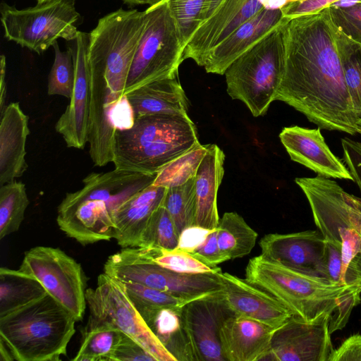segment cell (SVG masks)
Listing matches in <instances>:
<instances>
[{
  "instance_id": "1",
  "label": "cell",
  "mask_w": 361,
  "mask_h": 361,
  "mask_svg": "<svg viewBox=\"0 0 361 361\" xmlns=\"http://www.w3.org/2000/svg\"><path fill=\"white\" fill-rule=\"evenodd\" d=\"M275 100L322 129L358 134L328 8L288 22L285 71Z\"/></svg>"
},
{
  "instance_id": "2",
  "label": "cell",
  "mask_w": 361,
  "mask_h": 361,
  "mask_svg": "<svg viewBox=\"0 0 361 361\" xmlns=\"http://www.w3.org/2000/svg\"><path fill=\"white\" fill-rule=\"evenodd\" d=\"M157 174L114 169L88 174L82 187L67 193L57 208L56 222L82 245L114 238V214L129 197L152 185Z\"/></svg>"
},
{
  "instance_id": "3",
  "label": "cell",
  "mask_w": 361,
  "mask_h": 361,
  "mask_svg": "<svg viewBox=\"0 0 361 361\" xmlns=\"http://www.w3.org/2000/svg\"><path fill=\"white\" fill-rule=\"evenodd\" d=\"M245 279L272 295L293 316L309 322L330 319L341 305L360 298L361 295V283H332L288 267L262 254L250 259Z\"/></svg>"
},
{
  "instance_id": "4",
  "label": "cell",
  "mask_w": 361,
  "mask_h": 361,
  "mask_svg": "<svg viewBox=\"0 0 361 361\" xmlns=\"http://www.w3.org/2000/svg\"><path fill=\"white\" fill-rule=\"evenodd\" d=\"M197 129L188 114H159L135 118L133 126L117 130L114 169L157 174L198 143Z\"/></svg>"
},
{
  "instance_id": "5",
  "label": "cell",
  "mask_w": 361,
  "mask_h": 361,
  "mask_svg": "<svg viewBox=\"0 0 361 361\" xmlns=\"http://www.w3.org/2000/svg\"><path fill=\"white\" fill-rule=\"evenodd\" d=\"M75 316L49 294L0 317V341L18 361H59L75 332Z\"/></svg>"
},
{
  "instance_id": "6",
  "label": "cell",
  "mask_w": 361,
  "mask_h": 361,
  "mask_svg": "<svg viewBox=\"0 0 361 361\" xmlns=\"http://www.w3.org/2000/svg\"><path fill=\"white\" fill-rule=\"evenodd\" d=\"M286 20L250 48L226 69V91L252 116L264 115L282 81L286 66Z\"/></svg>"
},
{
  "instance_id": "7",
  "label": "cell",
  "mask_w": 361,
  "mask_h": 361,
  "mask_svg": "<svg viewBox=\"0 0 361 361\" xmlns=\"http://www.w3.org/2000/svg\"><path fill=\"white\" fill-rule=\"evenodd\" d=\"M128 76L125 94L150 82L176 78L185 47L165 1L149 6Z\"/></svg>"
},
{
  "instance_id": "8",
  "label": "cell",
  "mask_w": 361,
  "mask_h": 361,
  "mask_svg": "<svg viewBox=\"0 0 361 361\" xmlns=\"http://www.w3.org/2000/svg\"><path fill=\"white\" fill-rule=\"evenodd\" d=\"M183 274L165 269L152 260L147 247H124L106 259L104 272L122 281H131L192 301L223 291L219 273Z\"/></svg>"
},
{
  "instance_id": "9",
  "label": "cell",
  "mask_w": 361,
  "mask_h": 361,
  "mask_svg": "<svg viewBox=\"0 0 361 361\" xmlns=\"http://www.w3.org/2000/svg\"><path fill=\"white\" fill-rule=\"evenodd\" d=\"M0 13L4 37L38 54L58 39L73 41L78 33L75 0H47L24 9L2 2Z\"/></svg>"
},
{
  "instance_id": "10",
  "label": "cell",
  "mask_w": 361,
  "mask_h": 361,
  "mask_svg": "<svg viewBox=\"0 0 361 361\" xmlns=\"http://www.w3.org/2000/svg\"><path fill=\"white\" fill-rule=\"evenodd\" d=\"M90 317L109 323L128 335L157 361H178L147 325L123 283L103 272L95 288L86 291Z\"/></svg>"
},
{
  "instance_id": "11",
  "label": "cell",
  "mask_w": 361,
  "mask_h": 361,
  "mask_svg": "<svg viewBox=\"0 0 361 361\" xmlns=\"http://www.w3.org/2000/svg\"><path fill=\"white\" fill-rule=\"evenodd\" d=\"M18 270L35 278L77 321L87 306V279L78 262L58 247L36 246L25 252Z\"/></svg>"
},
{
  "instance_id": "12",
  "label": "cell",
  "mask_w": 361,
  "mask_h": 361,
  "mask_svg": "<svg viewBox=\"0 0 361 361\" xmlns=\"http://www.w3.org/2000/svg\"><path fill=\"white\" fill-rule=\"evenodd\" d=\"M234 315L221 293L188 302L181 318L191 360L226 361L220 341L223 322Z\"/></svg>"
},
{
  "instance_id": "13",
  "label": "cell",
  "mask_w": 361,
  "mask_h": 361,
  "mask_svg": "<svg viewBox=\"0 0 361 361\" xmlns=\"http://www.w3.org/2000/svg\"><path fill=\"white\" fill-rule=\"evenodd\" d=\"M292 0H224L185 47L183 59L204 66L208 52L245 21L264 8H281Z\"/></svg>"
},
{
  "instance_id": "14",
  "label": "cell",
  "mask_w": 361,
  "mask_h": 361,
  "mask_svg": "<svg viewBox=\"0 0 361 361\" xmlns=\"http://www.w3.org/2000/svg\"><path fill=\"white\" fill-rule=\"evenodd\" d=\"M329 319L309 322L292 316L276 329L262 360L329 361L334 348Z\"/></svg>"
},
{
  "instance_id": "15",
  "label": "cell",
  "mask_w": 361,
  "mask_h": 361,
  "mask_svg": "<svg viewBox=\"0 0 361 361\" xmlns=\"http://www.w3.org/2000/svg\"><path fill=\"white\" fill-rule=\"evenodd\" d=\"M68 46L71 49L75 81L70 102L58 119L55 129L67 147L82 149L88 142L90 75L87 61L89 34L78 31Z\"/></svg>"
},
{
  "instance_id": "16",
  "label": "cell",
  "mask_w": 361,
  "mask_h": 361,
  "mask_svg": "<svg viewBox=\"0 0 361 361\" xmlns=\"http://www.w3.org/2000/svg\"><path fill=\"white\" fill-rule=\"evenodd\" d=\"M259 245L261 254L269 259L324 279L326 240L319 230L269 233L261 238Z\"/></svg>"
},
{
  "instance_id": "17",
  "label": "cell",
  "mask_w": 361,
  "mask_h": 361,
  "mask_svg": "<svg viewBox=\"0 0 361 361\" xmlns=\"http://www.w3.org/2000/svg\"><path fill=\"white\" fill-rule=\"evenodd\" d=\"M224 283L222 298L235 316L254 319L278 329L293 314L272 295L228 272L219 273Z\"/></svg>"
},
{
  "instance_id": "18",
  "label": "cell",
  "mask_w": 361,
  "mask_h": 361,
  "mask_svg": "<svg viewBox=\"0 0 361 361\" xmlns=\"http://www.w3.org/2000/svg\"><path fill=\"white\" fill-rule=\"evenodd\" d=\"M279 139L293 161L325 178L354 181L350 171L325 142L320 128L285 127L279 134Z\"/></svg>"
},
{
  "instance_id": "19",
  "label": "cell",
  "mask_w": 361,
  "mask_h": 361,
  "mask_svg": "<svg viewBox=\"0 0 361 361\" xmlns=\"http://www.w3.org/2000/svg\"><path fill=\"white\" fill-rule=\"evenodd\" d=\"M286 20L280 8H264L208 52L206 72L224 75L234 61Z\"/></svg>"
},
{
  "instance_id": "20",
  "label": "cell",
  "mask_w": 361,
  "mask_h": 361,
  "mask_svg": "<svg viewBox=\"0 0 361 361\" xmlns=\"http://www.w3.org/2000/svg\"><path fill=\"white\" fill-rule=\"evenodd\" d=\"M276 329L254 319L228 317L219 331L226 361L262 360L270 350Z\"/></svg>"
},
{
  "instance_id": "21",
  "label": "cell",
  "mask_w": 361,
  "mask_h": 361,
  "mask_svg": "<svg viewBox=\"0 0 361 361\" xmlns=\"http://www.w3.org/2000/svg\"><path fill=\"white\" fill-rule=\"evenodd\" d=\"M0 185L20 178L27 169L25 144L30 134L28 116L18 102H11L0 114Z\"/></svg>"
},
{
  "instance_id": "22",
  "label": "cell",
  "mask_w": 361,
  "mask_h": 361,
  "mask_svg": "<svg viewBox=\"0 0 361 361\" xmlns=\"http://www.w3.org/2000/svg\"><path fill=\"white\" fill-rule=\"evenodd\" d=\"M166 190L152 184L129 197L115 211L114 238L122 248L138 247L150 217L162 205Z\"/></svg>"
},
{
  "instance_id": "23",
  "label": "cell",
  "mask_w": 361,
  "mask_h": 361,
  "mask_svg": "<svg viewBox=\"0 0 361 361\" xmlns=\"http://www.w3.org/2000/svg\"><path fill=\"white\" fill-rule=\"evenodd\" d=\"M224 152L218 145H207V152L195 175V226L213 230L218 226L217 193L224 175Z\"/></svg>"
},
{
  "instance_id": "24",
  "label": "cell",
  "mask_w": 361,
  "mask_h": 361,
  "mask_svg": "<svg viewBox=\"0 0 361 361\" xmlns=\"http://www.w3.org/2000/svg\"><path fill=\"white\" fill-rule=\"evenodd\" d=\"M135 118L150 114H187L188 100L176 78L157 80L126 94Z\"/></svg>"
},
{
  "instance_id": "25",
  "label": "cell",
  "mask_w": 361,
  "mask_h": 361,
  "mask_svg": "<svg viewBox=\"0 0 361 361\" xmlns=\"http://www.w3.org/2000/svg\"><path fill=\"white\" fill-rule=\"evenodd\" d=\"M150 330L179 360H191L183 331L181 310L171 307L137 308Z\"/></svg>"
},
{
  "instance_id": "26",
  "label": "cell",
  "mask_w": 361,
  "mask_h": 361,
  "mask_svg": "<svg viewBox=\"0 0 361 361\" xmlns=\"http://www.w3.org/2000/svg\"><path fill=\"white\" fill-rule=\"evenodd\" d=\"M47 293L34 277L2 267L0 269V317L36 300Z\"/></svg>"
},
{
  "instance_id": "27",
  "label": "cell",
  "mask_w": 361,
  "mask_h": 361,
  "mask_svg": "<svg viewBox=\"0 0 361 361\" xmlns=\"http://www.w3.org/2000/svg\"><path fill=\"white\" fill-rule=\"evenodd\" d=\"M113 325L89 317L82 332L80 347L74 361H112L114 350L123 335Z\"/></svg>"
},
{
  "instance_id": "28",
  "label": "cell",
  "mask_w": 361,
  "mask_h": 361,
  "mask_svg": "<svg viewBox=\"0 0 361 361\" xmlns=\"http://www.w3.org/2000/svg\"><path fill=\"white\" fill-rule=\"evenodd\" d=\"M216 230L219 247L226 261L250 254L258 236L257 232L235 212L224 213Z\"/></svg>"
},
{
  "instance_id": "29",
  "label": "cell",
  "mask_w": 361,
  "mask_h": 361,
  "mask_svg": "<svg viewBox=\"0 0 361 361\" xmlns=\"http://www.w3.org/2000/svg\"><path fill=\"white\" fill-rule=\"evenodd\" d=\"M332 26L345 84L355 113L360 121H361V44L348 37L333 23Z\"/></svg>"
},
{
  "instance_id": "30",
  "label": "cell",
  "mask_w": 361,
  "mask_h": 361,
  "mask_svg": "<svg viewBox=\"0 0 361 361\" xmlns=\"http://www.w3.org/2000/svg\"><path fill=\"white\" fill-rule=\"evenodd\" d=\"M29 202L24 183L13 180L1 186V240L19 229Z\"/></svg>"
},
{
  "instance_id": "31",
  "label": "cell",
  "mask_w": 361,
  "mask_h": 361,
  "mask_svg": "<svg viewBox=\"0 0 361 361\" xmlns=\"http://www.w3.org/2000/svg\"><path fill=\"white\" fill-rule=\"evenodd\" d=\"M162 205L172 217L179 235L195 226V176L185 183L167 188Z\"/></svg>"
},
{
  "instance_id": "32",
  "label": "cell",
  "mask_w": 361,
  "mask_h": 361,
  "mask_svg": "<svg viewBox=\"0 0 361 361\" xmlns=\"http://www.w3.org/2000/svg\"><path fill=\"white\" fill-rule=\"evenodd\" d=\"M207 150V145H202L199 142L161 169L157 173L152 185L169 188L185 183L195 176Z\"/></svg>"
},
{
  "instance_id": "33",
  "label": "cell",
  "mask_w": 361,
  "mask_h": 361,
  "mask_svg": "<svg viewBox=\"0 0 361 361\" xmlns=\"http://www.w3.org/2000/svg\"><path fill=\"white\" fill-rule=\"evenodd\" d=\"M180 235L167 209L160 206L152 214L140 238L138 247L174 250L178 246Z\"/></svg>"
},
{
  "instance_id": "34",
  "label": "cell",
  "mask_w": 361,
  "mask_h": 361,
  "mask_svg": "<svg viewBox=\"0 0 361 361\" xmlns=\"http://www.w3.org/2000/svg\"><path fill=\"white\" fill-rule=\"evenodd\" d=\"M185 47L203 22L208 0H164Z\"/></svg>"
},
{
  "instance_id": "35",
  "label": "cell",
  "mask_w": 361,
  "mask_h": 361,
  "mask_svg": "<svg viewBox=\"0 0 361 361\" xmlns=\"http://www.w3.org/2000/svg\"><path fill=\"white\" fill-rule=\"evenodd\" d=\"M54 60L51 68L47 85L49 95H60L70 99L75 81V68L71 49L62 51L57 42L53 44Z\"/></svg>"
},
{
  "instance_id": "36",
  "label": "cell",
  "mask_w": 361,
  "mask_h": 361,
  "mask_svg": "<svg viewBox=\"0 0 361 361\" xmlns=\"http://www.w3.org/2000/svg\"><path fill=\"white\" fill-rule=\"evenodd\" d=\"M154 262L158 265L183 274H210L221 271L219 267H210L191 255L188 252L176 248L160 250L149 248Z\"/></svg>"
},
{
  "instance_id": "37",
  "label": "cell",
  "mask_w": 361,
  "mask_h": 361,
  "mask_svg": "<svg viewBox=\"0 0 361 361\" xmlns=\"http://www.w3.org/2000/svg\"><path fill=\"white\" fill-rule=\"evenodd\" d=\"M121 281L136 308L167 307L181 310L190 302L143 284Z\"/></svg>"
},
{
  "instance_id": "38",
  "label": "cell",
  "mask_w": 361,
  "mask_h": 361,
  "mask_svg": "<svg viewBox=\"0 0 361 361\" xmlns=\"http://www.w3.org/2000/svg\"><path fill=\"white\" fill-rule=\"evenodd\" d=\"M323 182L345 221L361 235V198L346 192L330 178L323 177Z\"/></svg>"
},
{
  "instance_id": "39",
  "label": "cell",
  "mask_w": 361,
  "mask_h": 361,
  "mask_svg": "<svg viewBox=\"0 0 361 361\" xmlns=\"http://www.w3.org/2000/svg\"><path fill=\"white\" fill-rule=\"evenodd\" d=\"M333 24L353 40L361 44V0L345 7H327Z\"/></svg>"
},
{
  "instance_id": "40",
  "label": "cell",
  "mask_w": 361,
  "mask_h": 361,
  "mask_svg": "<svg viewBox=\"0 0 361 361\" xmlns=\"http://www.w3.org/2000/svg\"><path fill=\"white\" fill-rule=\"evenodd\" d=\"M188 252L199 261L212 268H216L218 264L226 262L219 247L216 228L210 230L204 240Z\"/></svg>"
},
{
  "instance_id": "41",
  "label": "cell",
  "mask_w": 361,
  "mask_h": 361,
  "mask_svg": "<svg viewBox=\"0 0 361 361\" xmlns=\"http://www.w3.org/2000/svg\"><path fill=\"white\" fill-rule=\"evenodd\" d=\"M112 361H157L138 342L123 334L112 355Z\"/></svg>"
},
{
  "instance_id": "42",
  "label": "cell",
  "mask_w": 361,
  "mask_h": 361,
  "mask_svg": "<svg viewBox=\"0 0 361 361\" xmlns=\"http://www.w3.org/2000/svg\"><path fill=\"white\" fill-rule=\"evenodd\" d=\"M339 0H292L281 8L283 17L294 18L317 13Z\"/></svg>"
},
{
  "instance_id": "43",
  "label": "cell",
  "mask_w": 361,
  "mask_h": 361,
  "mask_svg": "<svg viewBox=\"0 0 361 361\" xmlns=\"http://www.w3.org/2000/svg\"><path fill=\"white\" fill-rule=\"evenodd\" d=\"M341 145L343 160L361 192V142L344 137Z\"/></svg>"
},
{
  "instance_id": "44",
  "label": "cell",
  "mask_w": 361,
  "mask_h": 361,
  "mask_svg": "<svg viewBox=\"0 0 361 361\" xmlns=\"http://www.w3.org/2000/svg\"><path fill=\"white\" fill-rule=\"evenodd\" d=\"M341 271V247L326 240L324 278L332 283L343 285Z\"/></svg>"
},
{
  "instance_id": "45",
  "label": "cell",
  "mask_w": 361,
  "mask_h": 361,
  "mask_svg": "<svg viewBox=\"0 0 361 361\" xmlns=\"http://www.w3.org/2000/svg\"><path fill=\"white\" fill-rule=\"evenodd\" d=\"M329 361H361V334H355L345 339L334 350Z\"/></svg>"
},
{
  "instance_id": "46",
  "label": "cell",
  "mask_w": 361,
  "mask_h": 361,
  "mask_svg": "<svg viewBox=\"0 0 361 361\" xmlns=\"http://www.w3.org/2000/svg\"><path fill=\"white\" fill-rule=\"evenodd\" d=\"M111 121L116 130H126L133 126L135 116L126 94L114 106Z\"/></svg>"
},
{
  "instance_id": "47",
  "label": "cell",
  "mask_w": 361,
  "mask_h": 361,
  "mask_svg": "<svg viewBox=\"0 0 361 361\" xmlns=\"http://www.w3.org/2000/svg\"><path fill=\"white\" fill-rule=\"evenodd\" d=\"M209 231L197 226L185 229L180 235L178 246L176 248L190 252L204 240Z\"/></svg>"
},
{
  "instance_id": "48",
  "label": "cell",
  "mask_w": 361,
  "mask_h": 361,
  "mask_svg": "<svg viewBox=\"0 0 361 361\" xmlns=\"http://www.w3.org/2000/svg\"><path fill=\"white\" fill-rule=\"evenodd\" d=\"M6 57L4 55H1L0 59V114L3 112L6 106Z\"/></svg>"
},
{
  "instance_id": "49",
  "label": "cell",
  "mask_w": 361,
  "mask_h": 361,
  "mask_svg": "<svg viewBox=\"0 0 361 361\" xmlns=\"http://www.w3.org/2000/svg\"><path fill=\"white\" fill-rule=\"evenodd\" d=\"M223 1L224 0H208L203 16L202 23L208 20L216 12Z\"/></svg>"
},
{
  "instance_id": "50",
  "label": "cell",
  "mask_w": 361,
  "mask_h": 361,
  "mask_svg": "<svg viewBox=\"0 0 361 361\" xmlns=\"http://www.w3.org/2000/svg\"><path fill=\"white\" fill-rule=\"evenodd\" d=\"M0 360L1 361H11L15 360L11 353L4 345V343L0 341Z\"/></svg>"
},
{
  "instance_id": "51",
  "label": "cell",
  "mask_w": 361,
  "mask_h": 361,
  "mask_svg": "<svg viewBox=\"0 0 361 361\" xmlns=\"http://www.w3.org/2000/svg\"><path fill=\"white\" fill-rule=\"evenodd\" d=\"M124 3L128 5H144L147 4L152 6L159 4L164 0H122Z\"/></svg>"
},
{
  "instance_id": "52",
  "label": "cell",
  "mask_w": 361,
  "mask_h": 361,
  "mask_svg": "<svg viewBox=\"0 0 361 361\" xmlns=\"http://www.w3.org/2000/svg\"><path fill=\"white\" fill-rule=\"evenodd\" d=\"M357 132H358V134H360L361 135V121H360L357 124Z\"/></svg>"
},
{
  "instance_id": "53",
  "label": "cell",
  "mask_w": 361,
  "mask_h": 361,
  "mask_svg": "<svg viewBox=\"0 0 361 361\" xmlns=\"http://www.w3.org/2000/svg\"><path fill=\"white\" fill-rule=\"evenodd\" d=\"M47 1V0H37V2H42V1Z\"/></svg>"
}]
</instances>
